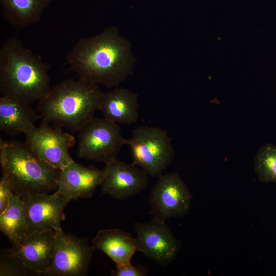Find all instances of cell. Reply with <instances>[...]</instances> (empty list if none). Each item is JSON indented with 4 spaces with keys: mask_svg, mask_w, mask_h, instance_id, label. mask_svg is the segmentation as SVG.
I'll list each match as a JSON object with an SVG mask.
<instances>
[{
    "mask_svg": "<svg viewBox=\"0 0 276 276\" xmlns=\"http://www.w3.org/2000/svg\"><path fill=\"white\" fill-rule=\"evenodd\" d=\"M100 185L102 194L124 200L133 196L147 187L148 174L132 163L117 158L105 164Z\"/></svg>",
    "mask_w": 276,
    "mask_h": 276,
    "instance_id": "cell-11",
    "label": "cell"
},
{
    "mask_svg": "<svg viewBox=\"0 0 276 276\" xmlns=\"http://www.w3.org/2000/svg\"><path fill=\"white\" fill-rule=\"evenodd\" d=\"M254 170L264 183L276 182V146L267 143L259 149L254 158Z\"/></svg>",
    "mask_w": 276,
    "mask_h": 276,
    "instance_id": "cell-20",
    "label": "cell"
},
{
    "mask_svg": "<svg viewBox=\"0 0 276 276\" xmlns=\"http://www.w3.org/2000/svg\"><path fill=\"white\" fill-rule=\"evenodd\" d=\"M40 275L24 264L11 252L2 249L0 254V276Z\"/></svg>",
    "mask_w": 276,
    "mask_h": 276,
    "instance_id": "cell-21",
    "label": "cell"
},
{
    "mask_svg": "<svg viewBox=\"0 0 276 276\" xmlns=\"http://www.w3.org/2000/svg\"><path fill=\"white\" fill-rule=\"evenodd\" d=\"M125 145L131 149L132 163L148 175L158 177L172 162L175 150L167 132L159 127L141 126L134 128Z\"/></svg>",
    "mask_w": 276,
    "mask_h": 276,
    "instance_id": "cell-5",
    "label": "cell"
},
{
    "mask_svg": "<svg viewBox=\"0 0 276 276\" xmlns=\"http://www.w3.org/2000/svg\"><path fill=\"white\" fill-rule=\"evenodd\" d=\"M55 237L56 230L34 232L10 249L27 266L44 275L51 264Z\"/></svg>",
    "mask_w": 276,
    "mask_h": 276,
    "instance_id": "cell-13",
    "label": "cell"
},
{
    "mask_svg": "<svg viewBox=\"0 0 276 276\" xmlns=\"http://www.w3.org/2000/svg\"><path fill=\"white\" fill-rule=\"evenodd\" d=\"M0 164L2 175L20 198L57 189L61 170L40 159L26 143L1 139Z\"/></svg>",
    "mask_w": 276,
    "mask_h": 276,
    "instance_id": "cell-4",
    "label": "cell"
},
{
    "mask_svg": "<svg viewBox=\"0 0 276 276\" xmlns=\"http://www.w3.org/2000/svg\"><path fill=\"white\" fill-rule=\"evenodd\" d=\"M102 93L98 85L80 78L63 80L51 88L36 110L42 121L78 132L94 117Z\"/></svg>",
    "mask_w": 276,
    "mask_h": 276,
    "instance_id": "cell-3",
    "label": "cell"
},
{
    "mask_svg": "<svg viewBox=\"0 0 276 276\" xmlns=\"http://www.w3.org/2000/svg\"><path fill=\"white\" fill-rule=\"evenodd\" d=\"M134 228L139 251L161 266L171 263L181 249V241L165 221L153 217L149 222L135 223Z\"/></svg>",
    "mask_w": 276,
    "mask_h": 276,
    "instance_id": "cell-10",
    "label": "cell"
},
{
    "mask_svg": "<svg viewBox=\"0 0 276 276\" xmlns=\"http://www.w3.org/2000/svg\"><path fill=\"white\" fill-rule=\"evenodd\" d=\"M92 246L109 257L116 265L130 262L139 247L135 238L119 228L100 229L92 240Z\"/></svg>",
    "mask_w": 276,
    "mask_h": 276,
    "instance_id": "cell-17",
    "label": "cell"
},
{
    "mask_svg": "<svg viewBox=\"0 0 276 276\" xmlns=\"http://www.w3.org/2000/svg\"><path fill=\"white\" fill-rule=\"evenodd\" d=\"M77 156L107 164L116 158L125 145L122 131L116 123L93 117L78 130Z\"/></svg>",
    "mask_w": 276,
    "mask_h": 276,
    "instance_id": "cell-6",
    "label": "cell"
},
{
    "mask_svg": "<svg viewBox=\"0 0 276 276\" xmlns=\"http://www.w3.org/2000/svg\"><path fill=\"white\" fill-rule=\"evenodd\" d=\"M49 66L17 37L6 39L0 48L2 96L31 104L51 89Z\"/></svg>",
    "mask_w": 276,
    "mask_h": 276,
    "instance_id": "cell-2",
    "label": "cell"
},
{
    "mask_svg": "<svg viewBox=\"0 0 276 276\" xmlns=\"http://www.w3.org/2000/svg\"><path fill=\"white\" fill-rule=\"evenodd\" d=\"M103 175V170L94 165L84 166L74 160L61 170L54 193L73 200L89 198L100 186Z\"/></svg>",
    "mask_w": 276,
    "mask_h": 276,
    "instance_id": "cell-14",
    "label": "cell"
},
{
    "mask_svg": "<svg viewBox=\"0 0 276 276\" xmlns=\"http://www.w3.org/2000/svg\"><path fill=\"white\" fill-rule=\"evenodd\" d=\"M95 250L87 238L56 230L53 258L44 275H86Z\"/></svg>",
    "mask_w": 276,
    "mask_h": 276,
    "instance_id": "cell-8",
    "label": "cell"
},
{
    "mask_svg": "<svg viewBox=\"0 0 276 276\" xmlns=\"http://www.w3.org/2000/svg\"><path fill=\"white\" fill-rule=\"evenodd\" d=\"M0 229L12 246L18 244L29 234L24 202L14 193L7 209L0 214Z\"/></svg>",
    "mask_w": 276,
    "mask_h": 276,
    "instance_id": "cell-19",
    "label": "cell"
},
{
    "mask_svg": "<svg viewBox=\"0 0 276 276\" xmlns=\"http://www.w3.org/2000/svg\"><path fill=\"white\" fill-rule=\"evenodd\" d=\"M13 193L11 185L7 178L2 175L0 180V214L8 207L10 197Z\"/></svg>",
    "mask_w": 276,
    "mask_h": 276,
    "instance_id": "cell-23",
    "label": "cell"
},
{
    "mask_svg": "<svg viewBox=\"0 0 276 276\" xmlns=\"http://www.w3.org/2000/svg\"><path fill=\"white\" fill-rule=\"evenodd\" d=\"M29 234L61 228L65 219L64 210L73 199L55 194L44 193L21 198Z\"/></svg>",
    "mask_w": 276,
    "mask_h": 276,
    "instance_id": "cell-12",
    "label": "cell"
},
{
    "mask_svg": "<svg viewBox=\"0 0 276 276\" xmlns=\"http://www.w3.org/2000/svg\"><path fill=\"white\" fill-rule=\"evenodd\" d=\"M116 268L112 270V276H146L148 274L147 267L143 265L133 266L130 262L116 265Z\"/></svg>",
    "mask_w": 276,
    "mask_h": 276,
    "instance_id": "cell-22",
    "label": "cell"
},
{
    "mask_svg": "<svg viewBox=\"0 0 276 276\" xmlns=\"http://www.w3.org/2000/svg\"><path fill=\"white\" fill-rule=\"evenodd\" d=\"M54 0H0L4 18L24 29L38 22Z\"/></svg>",
    "mask_w": 276,
    "mask_h": 276,
    "instance_id": "cell-18",
    "label": "cell"
},
{
    "mask_svg": "<svg viewBox=\"0 0 276 276\" xmlns=\"http://www.w3.org/2000/svg\"><path fill=\"white\" fill-rule=\"evenodd\" d=\"M26 144L42 160L52 167L62 170L74 161L69 149L75 143L74 136L62 130L53 128L50 123L41 120L25 134Z\"/></svg>",
    "mask_w": 276,
    "mask_h": 276,
    "instance_id": "cell-9",
    "label": "cell"
},
{
    "mask_svg": "<svg viewBox=\"0 0 276 276\" xmlns=\"http://www.w3.org/2000/svg\"><path fill=\"white\" fill-rule=\"evenodd\" d=\"M193 195L179 174H162L152 187L148 199L153 217L166 221L183 217L190 211Z\"/></svg>",
    "mask_w": 276,
    "mask_h": 276,
    "instance_id": "cell-7",
    "label": "cell"
},
{
    "mask_svg": "<svg viewBox=\"0 0 276 276\" xmlns=\"http://www.w3.org/2000/svg\"><path fill=\"white\" fill-rule=\"evenodd\" d=\"M66 60L79 78L107 88L118 87L130 76L135 62L130 42L112 26L79 39Z\"/></svg>",
    "mask_w": 276,
    "mask_h": 276,
    "instance_id": "cell-1",
    "label": "cell"
},
{
    "mask_svg": "<svg viewBox=\"0 0 276 276\" xmlns=\"http://www.w3.org/2000/svg\"><path fill=\"white\" fill-rule=\"evenodd\" d=\"M37 112L29 103L1 96L0 130L10 136L25 135L36 126L40 118Z\"/></svg>",
    "mask_w": 276,
    "mask_h": 276,
    "instance_id": "cell-16",
    "label": "cell"
},
{
    "mask_svg": "<svg viewBox=\"0 0 276 276\" xmlns=\"http://www.w3.org/2000/svg\"><path fill=\"white\" fill-rule=\"evenodd\" d=\"M97 110L105 119L116 123L131 124L139 117L137 95L124 87L102 93L98 102Z\"/></svg>",
    "mask_w": 276,
    "mask_h": 276,
    "instance_id": "cell-15",
    "label": "cell"
}]
</instances>
